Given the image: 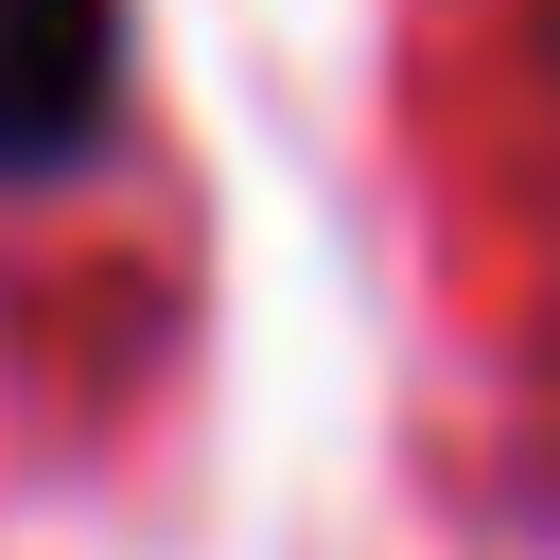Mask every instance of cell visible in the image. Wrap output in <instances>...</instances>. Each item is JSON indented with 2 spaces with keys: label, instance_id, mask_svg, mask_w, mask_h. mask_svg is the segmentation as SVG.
I'll list each match as a JSON object with an SVG mask.
<instances>
[{
  "label": "cell",
  "instance_id": "6da1fadb",
  "mask_svg": "<svg viewBox=\"0 0 560 560\" xmlns=\"http://www.w3.org/2000/svg\"><path fill=\"white\" fill-rule=\"evenodd\" d=\"M122 122L105 0H0V175H88Z\"/></svg>",
  "mask_w": 560,
  "mask_h": 560
}]
</instances>
